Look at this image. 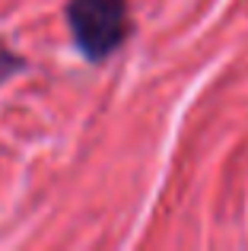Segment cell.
I'll list each match as a JSON object with an SVG mask.
<instances>
[{"instance_id":"6da1fadb","label":"cell","mask_w":248,"mask_h":251,"mask_svg":"<svg viewBox=\"0 0 248 251\" xmlns=\"http://www.w3.org/2000/svg\"><path fill=\"white\" fill-rule=\"evenodd\" d=\"M70 38L89 64H105L130 38L127 0H67L64 6Z\"/></svg>"},{"instance_id":"7a4b0ae2","label":"cell","mask_w":248,"mask_h":251,"mask_svg":"<svg viewBox=\"0 0 248 251\" xmlns=\"http://www.w3.org/2000/svg\"><path fill=\"white\" fill-rule=\"evenodd\" d=\"M23 70H25V57L16 54V51L10 48V42L0 38V86L6 80H13L16 74H23Z\"/></svg>"}]
</instances>
